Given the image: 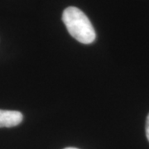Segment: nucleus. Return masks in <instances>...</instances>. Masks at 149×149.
<instances>
[{"instance_id": "f257e3e1", "label": "nucleus", "mask_w": 149, "mask_h": 149, "mask_svg": "<svg viewBox=\"0 0 149 149\" xmlns=\"http://www.w3.org/2000/svg\"><path fill=\"white\" fill-rule=\"evenodd\" d=\"M62 20L69 33L83 44L92 43L96 33L92 23L82 11L76 7H68L63 12Z\"/></svg>"}, {"instance_id": "f03ea898", "label": "nucleus", "mask_w": 149, "mask_h": 149, "mask_svg": "<svg viewBox=\"0 0 149 149\" xmlns=\"http://www.w3.org/2000/svg\"><path fill=\"white\" fill-rule=\"evenodd\" d=\"M23 116L21 112L0 109V128H11L20 124Z\"/></svg>"}, {"instance_id": "7ed1b4c3", "label": "nucleus", "mask_w": 149, "mask_h": 149, "mask_svg": "<svg viewBox=\"0 0 149 149\" xmlns=\"http://www.w3.org/2000/svg\"><path fill=\"white\" fill-rule=\"evenodd\" d=\"M146 136H147V139L149 141V113L147 117V120H146Z\"/></svg>"}, {"instance_id": "20e7f679", "label": "nucleus", "mask_w": 149, "mask_h": 149, "mask_svg": "<svg viewBox=\"0 0 149 149\" xmlns=\"http://www.w3.org/2000/svg\"><path fill=\"white\" fill-rule=\"evenodd\" d=\"M65 149H78V148H66Z\"/></svg>"}]
</instances>
